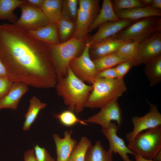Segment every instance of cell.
<instances>
[{
	"instance_id": "1",
	"label": "cell",
	"mask_w": 161,
	"mask_h": 161,
	"mask_svg": "<svg viewBox=\"0 0 161 161\" xmlns=\"http://www.w3.org/2000/svg\"><path fill=\"white\" fill-rule=\"evenodd\" d=\"M0 58L13 82L42 89L55 87V70L42 41L13 24H0Z\"/></svg>"
},
{
	"instance_id": "2",
	"label": "cell",
	"mask_w": 161,
	"mask_h": 161,
	"mask_svg": "<svg viewBox=\"0 0 161 161\" xmlns=\"http://www.w3.org/2000/svg\"><path fill=\"white\" fill-rule=\"evenodd\" d=\"M57 81V93L63 98L68 109L77 114L82 112L92 90V85H87L78 78L69 67L66 76Z\"/></svg>"
},
{
	"instance_id": "3",
	"label": "cell",
	"mask_w": 161,
	"mask_h": 161,
	"mask_svg": "<svg viewBox=\"0 0 161 161\" xmlns=\"http://www.w3.org/2000/svg\"><path fill=\"white\" fill-rule=\"evenodd\" d=\"M90 37L88 35L81 39L73 37L55 44L43 42L47 49L54 65L57 79L66 76L71 62L81 53Z\"/></svg>"
},
{
	"instance_id": "4",
	"label": "cell",
	"mask_w": 161,
	"mask_h": 161,
	"mask_svg": "<svg viewBox=\"0 0 161 161\" xmlns=\"http://www.w3.org/2000/svg\"><path fill=\"white\" fill-rule=\"evenodd\" d=\"M85 107L101 108L106 104L117 101L126 91L127 87L123 78L113 79L96 78Z\"/></svg>"
},
{
	"instance_id": "5",
	"label": "cell",
	"mask_w": 161,
	"mask_h": 161,
	"mask_svg": "<svg viewBox=\"0 0 161 161\" xmlns=\"http://www.w3.org/2000/svg\"><path fill=\"white\" fill-rule=\"evenodd\" d=\"M127 146L134 153L153 160L161 150V125L139 134Z\"/></svg>"
},
{
	"instance_id": "6",
	"label": "cell",
	"mask_w": 161,
	"mask_h": 161,
	"mask_svg": "<svg viewBox=\"0 0 161 161\" xmlns=\"http://www.w3.org/2000/svg\"><path fill=\"white\" fill-rule=\"evenodd\" d=\"M161 31L160 17H150L134 22L113 37L140 43Z\"/></svg>"
},
{
	"instance_id": "7",
	"label": "cell",
	"mask_w": 161,
	"mask_h": 161,
	"mask_svg": "<svg viewBox=\"0 0 161 161\" xmlns=\"http://www.w3.org/2000/svg\"><path fill=\"white\" fill-rule=\"evenodd\" d=\"M99 2L98 0H79L74 37L81 39L88 35L89 27L100 10Z\"/></svg>"
},
{
	"instance_id": "8",
	"label": "cell",
	"mask_w": 161,
	"mask_h": 161,
	"mask_svg": "<svg viewBox=\"0 0 161 161\" xmlns=\"http://www.w3.org/2000/svg\"><path fill=\"white\" fill-rule=\"evenodd\" d=\"M90 46L88 40L82 52L71 61L69 67L78 78L85 83L92 85L96 78L97 72L90 55Z\"/></svg>"
},
{
	"instance_id": "9",
	"label": "cell",
	"mask_w": 161,
	"mask_h": 161,
	"mask_svg": "<svg viewBox=\"0 0 161 161\" xmlns=\"http://www.w3.org/2000/svg\"><path fill=\"white\" fill-rule=\"evenodd\" d=\"M19 8L21 15L14 24L18 28L28 32L37 30L49 23L41 9L32 7L26 2Z\"/></svg>"
},
{
	"instance_id": "10",
	"label": "cell",
	"mask_w": 161,
	"mask_h": 161,
	"mask_svg": "<svg viewBox=\"0 0 161 161\" xmlns=\"http://www.w3.org/2000/svg\"><path fill=\"white\" fill-rule=\"evenodd\" d=\"M148 102L150 107L148 112L143 116H135L131 119L133 129L126 135V139L129 142L143 131L161 125V114L157 106Z\"/></svg>"
},
{
	"instance_id": "11",
	"label": "cell",
	"mask_w": 161,
	"mask_h": 161,
	"mask_svg": "<svg viewBox=\"0 0 161 161\" xmlns=\"http://www.w3.org/2000/svg\"><path fill=\"white\" fill-rule=\"evenodd\" d=\"M100 109L97 113L84 121L87 123L99 125L102 129L108 127L112 121H115L119 127L122 126L123 121L122 112L117 100L109 103Z\"/></svg>"
},
{
	"instance_id": "12",
	"label": "cell",
	"mask_w": 161,
	"mask_h": 161,
	"mask_svg": "<svg viewBox=\"0 0 161 161\" xmlns=\"http://www.w3.org/2000/svg\"><path fill=\"white\" fill-rule=\"evenodd\" d=\"M119 128L117 124L112 122L108 127L102 129V132L109 141V150L113 153L118 154L123 161H133L128 155H134L135 153L126 146L124 140L117 135Z\"/></svg>"
},
{
	"instance_id": "13",
	"label": "cell",
	"mask_w": 161,
	"mask_h": 161,
	"mask_svg": "<svg viewBox=\"0 0 161 161\" xmlns=\"http://www.w3.org/2000/svg\"><path fill=\"white\" fill-rule=\"evenodd\" d=\"M138 52V65L161 56V32L140 43Z\"/></svg>"
},
{
	"instance_id": "14",
	"label": "cell",
	"mask_w": 161,
	"mask_h": 161,
	"mask_svg": "<svg viewBox=\"0 0 161 161\" xmlns=\"http://www.w3.org/2000/svg\"><path fill=\"white\" fill-rule=\"evenodd\" d=\"M134 22L126 19L110 21L100 26L97 32L88 41L90 45L112 37Z\"/></svg>"
},
{
	"instance_id": "15",
	"label": "cell",
	"mask_w": 161,
	"mask_h": 161,
	"mask_svg": "<svg viewBox=\"0 0 161 161\" xmlns=\"http://www.w3.org/2000/svg\"><path fill=\"white\" fill-rule=\"evenodd\" d=\"M131 41L111 37L90 45L89 53L93 60L115 53L123 44Z\"/></svg>"
},
{
	"instance_id": "16",
	"label": "cell",
	"mask_w": 161,
	"mask_h": 161,
	"mask_svg": "<svg viewBox=\"0 0 161 161\" xmlns=\"http://www.w3.org/2000/svg\"><path fill=\"white\" fill-rule=\"evenodd\" d=\"M72 130L66 131L64 137L61 138L57 134L53 135L56 146V161H68L69 157L77 144L76 140L72 137Z\"/></svg>"
},
{
	"instance_id": "17",
	"label": "cell",
	"mask_w": 161,
	"mask_h": 161,
	"mask_svg": "<svg viewBox=\"0 0 161 161\" xmlns=\"http://www.w3.org/2000/svg\"><path fill=\"white\" fill-rule=\"evenodd\" d=\"M28 90V85L26 83L19 81L13 82L8 93L0 100V110L16 109L21 99Z\"/></svg>"
},
{
	"instance_id": "18",
	"label": "cell",
	"mask_w": 161,
	"mask_h": 161,
	"mask_svg": "<svg viewBox=\"0 0 161 161\" xmlns=\"http://www.w3.org/2000/svg\"><path fill=\"white\" fill-rule=\"evenodd\" d=\"M121 19H126L134 21L150 17H160L161 11L151 7H137L121 10L115 12Z\"/></svg>"
},
{
	"instance_id": "19",
	"label": "cell",
	"mask_w": 161,
	"mask_h": 161,
	"mask_svg": "<svg viewBox=\"0 0 161 161\" xmlns=\"http://www.w3.org/2000/svg\"><path fill=\"white\" fill-rule=\"evenodd\" d=\"M121 20L117 16L114 9L112 1L103 0L98 14L89 27L88 33L105 23Z\"/></svg>"
},
{
	"instance_id": "20",
	"label": "cell",
	"mask_w": 161,
	"mask_h": 161,
	"mask_svg": "<svg viewBox=\"0 0 161 161\" xmlns=\"http://www.w3.org/2000/svg\"><path fill=\"white\" fill-rule=\"evenodd\" d=\"M27 32L31 36L43 42L54 44L60 43L56 23H49L37 30Z\"/></svg>"
},
{
	"instance_id": "21",
	"label": "cell",
	"mask_w": 161,
	"mask_h": 161,
	"mask_svg": "<svg viewBox=\"0 0 161 161\" xmlns=\"http://www.w3.org/2000/svg\"><path fill=\"white\" fill-rule=\"evenodd\" d=\"M27 0H0V20H7L14 24L17 21L15 10L25 3Z\"/></svg>"
},
{
	"instance_id": "22",
	"label": "cell",
	"mask_w": 161,
	"mask_h": 161,
	"mask_svg": "<svg viewBox=\"0 0 161 161\" xmlns=\"http://www.w3.org/2000/svg\"><path fill=\"white\" fill-rule=\"evenodd\" d=\"M47 104L41 101L35 96H33L30 100V105L28 110L25 115V120L23 129L29 130L36 119L40 111L44 108Z\"/></svg>"
},
{
	"instance_id": "23",
	"label": "cell",
	"mask_w": 161,
	"mask_h": 161,
	"mask_svg": "<svg viewBox=\"0 0 161 161\" xmlns=\"http://www.w3.org/2000/svg\"><path fill=\"white\" fill-rule=\"evenodd\" d=\"M113 154L106 150L100 142L97 141L87 150L84 161H113Z\"/></svg>"
},
{
	"instance_id": "24",
	"label": "cell",
	"mask_w": 161,
	"mask_h": 161,
	"mask_svg": "<svg viewBox=\"0 0 161 161\" xmlns=\"http://www.w3.org/2000/svg\"><path fill=\"white\" fill-rule=\"evenodd\" d=\"M62 0H45L41 10L49 23H57L62 16Z\"/></svg>"
},
{
	"instance_id": "25",
	"label": "cell",
	"mask_w": 161,
	"mask_h": 161,
	"mask_svg": "<svg viewBox=\"0 0 161 161\" xmlns=\"http://www.w3.org/2000/svg\"><path fill=\"white\" fill-rule=\"evenodd\" d=\"M145 64L144 72L151 86H155L161 81V56L149 61Z\"/></svg>"
},
{
	"instance_id": "26",
	"label": "cell",
	"mask_w": 161,
	"mask_h": 161,
	"mask_svg": "<svg viewBox=\"0 0 161 161\" xmlns=\"http://www.w3.org/2000/svg\"><path fill=\"white\" fill-rule=\"evenodd\" d=\"M139 43L130 41L122 45L115 53L125 61L131 63L133 66L138 65V51Z\"/></svg>"
},
{
	"instance_id": "27",
	"label": "cell",
	"mask_w": 161,
	"mask_h": 161,
	"mask_svg": "<svg viewBox=\"0 0 161 161\" xmlns=\"http://www.w3.org/2000/svg\"><path fill=\"white\" fill-rule=\"evenodd\" d=\"M59 40L66 41L73 37L75 29V22L62 16L57 23Z\"/></svg>"
},
{
	"instance_id": "28",
	"label": "cell",
	"mask_w": 161,
	"mask_h": 161,
	"mask_svg": "<svg viewBox=\"0 0 161 161\" xmlns=\"http://www.w3.org/2000/svg\"><path fill=\"white\" fill-rule=\"evenodd\" d=\"M97 73L104 70L114 67L125 61L115 52L93 59Z\"/></svg>"
},
{
	"instance_id": "29",
	"label": "cell",
	"mask_w": 161,
	"mask_h": 161,
	"mask_svg": "<svg viewBox=\"0 0 161 161\" xmlns=\"http://www.w3.org/2000/svg\"><path fill=\"white\" fill-rule=\"evenodd\" d=\"M92 145L91 141L86 137L83 136L71 153L68 161H84L86 152Z\"/></svg>"
},
{
	"instance_id": "30",
	"label": "cell",
	"mask_w": 161,
	"mask_h": 161,
	"mask_svg": "<svg viewBox=\"0 0 161 161\" xmlns=\"http://www.w3.org/2000/svg\"><path fill=\"white\" fill-rule=\"evenodd\" d=\"M55 118L64 126L69 127L79 123L87 125L88 123L79 118L75 113L69 109L64 110L59 114H54Z\"/></svg>"
},
{
	"instance_id": "31",
	"label": "cell",
	"mask_w": 161,
	"mask_h": 161,
	"mask_svg": "<svg viewBox=\"0 0 161 161\" xmlns=\"http://www.w3.org/2000/svg\"><path fill=\"white\" fill-rule=\"evenodd\" d=\"M78 4L79 0H62V16L75 22Z\"/></svg>"
},
{
	"instance_id": "32",
	"label": "cell",
	"mask_w": 161,
	"mask_h": 161,
	"mask_svg": "<svg viewBox=\"0 0 161 161\" xmlns=\"http://www.w3.org/2000/svg\"><path fill=\"white\" fill-rule=\"evenodd\" d=\"M115 12L123 10L145 6L139 0H114L112 1Z\"/></svg>"
},
{
	"instance_id": "33",
	"label": "cell",
	"mask_w": 161,
	"mask_h": 161,
	"mask_svg": "<svg viewBox=\"0 0 161 161\" xmlns=\"http://www.w3.org/2000/svg\"><path fill=\"white\" fill-rule=\"evenodd\" d=\"M34 149L36 161H56L45 148L36 144Z\"/></svg>"
},
{
	"instance_id": "34",
	"label": "cell",
	"mask_w": 161,
	"mask_h": 161,
	"mask_svg": "<svg viewBox=\"0 0 161 161\" xmlns=\"http://www.w3.org/2000/svg\"><path fill=\"white\" fill-rule=\"evenodd\" d=\"M133 66V65L131 62L125 61L115 66L114 67L117 78H123L124 76Z\"/></svg>"
},
{
	"instance_id": "35",
	"label": "cell",
	"mask_w": 161,
	"mask_h": 161,
	"mask_svg": "<svg viewBox=\"0 0 161 161\" xmlns=\"http://www.w3.org/2000/svg\"><path fill=\"white\" fill-rule=\"evenodd\" d=\"M13 83L9 79L0 77V100L8 93Z\"/></svg>"
},
{
	"instance_id": "36",
	"label": "cell",
	"mask_w": 161,
	"mask_h": 161,
	"mask_svg": "<svg viewBox=\"0 0 161 161\" xmlns=\"http://www.w3.org/2000/svg\"><path fill=\"white\" fill-rule=\"evenodd\" d=\"M96 78L108 79L117 78L115 67L107 69L98 72L96 75Z\"/></svg>"
},
{
	"instance_id": "37",
	"label": "cell",
	"mask_w": 161,
	"mask_h": 161,
	"mask_svg": "<svg viewBox=\"0 0 161 161\" xmlns=\"http://www.w3.org/2000/svg\"><path fill=\"white\" fill-rule=\"evenodd\" d=\"M24 161H36L34 149L28 150L24 154Z\"/></svg>"
},
{
	"instance_id": "38",
	"label": "cell",
	"mask_w": 161,
	"mask_h": 161,
	"mask_svg": "<svg viewBox=\"0 0 161 161\" xmlns=\"http://www.w3.org/2000/svg\"><path fill=\"white\" fill-rule=\"evenodd\" d=\"M45 0H27L26 3L34 7L41 9Z\"/></svg>"
},
{
	"instance_id": "39",
	"label": "cell",
	"mask_w": 161,
	"mask_h": 161,
	"mask_svg": "<svg viewBox=\"0 0 161 161\" xmlns=\"http://www.w3.org/2000/svg\"><path fill=\"white\" fill-rule=\"evenodd\" d=\"M0 77L9 79L6 68L0 58Z\"/></svg>"
},
{
	"instance_id": "40",
	"label": "cell",
	"mask_w": 161,
	"mask_h": 161,
	"mask_svg": "<svg viewBox=\"0 0 161 161\" xmlns=\"http://www.w3.org/2000/svg\"><path fill=\"white\" fill-rule=\"evenodd\" d=\"M151 7L154 9L161 10V0H152Z\"/></svg>"
},
{
	"instance_id": "41",
	"label": "cell",
	"mask_w": 161,
	"mask_h": 161,
	"mask_svg": "<svg viewBox=\"0 0 161 161\" xmlns=\"http://www.w3.org/2000/svg\"><path fill=\"white\" fill-rule=\"evenodd\" d=\"M134 156L135 157L136 161H157L154 160L146 159L140 155L135 153Z\"/></svg>"
},
{
	"instance_id": "42",
	"label": "cell",
	"mask_w": 161,
	"mask_h": 161,
	"mask_svg": "<svg viewBox=\"0 0 161 161\" xmlns=\"http://www.w3.org/2000/svg\"><path fill=\"white\" fill-rule=\"evenodd\" d=\"M140 1L145 7H151L152 0H141Z\"/></svg>"
},
{
	"instance_id": "43",
	"label": "cell",
	"mask_w": 161,
	"mask_h": 161,
	"mask_svg": "<svg viewBox=\"0 0 161 161\" xmlns=\"http://www.w3.org/2000/svg\"><path fill=\"white\" fill-rule=\"evenodd\" d=\"M153 160L157 161H161V150L157 153Z\"/></svg>"
}]
</instances>
